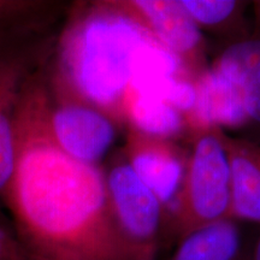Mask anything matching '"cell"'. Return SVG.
I'll return each instance as SVG.
<instances>
[{
    "label": "cell",
    "instance_id": "2",
    "mask_svg": "<svg viewBox=\"0 0 260 260\" xmlns=\"http://www.w3.org/2000/svg\"><path fill=\"white\" fill-rule=\"evenodd\" d=\"M183 71L122 0H84L69 4L46 79L52 89L92 105L121 128L123 98L135 77Z\"/></svg>",
    "mask_w": 260,
    "mask_h": 260
},
{
    "label": "cell",
    "instance_id": "8",
    "mask_svg": "<svg viewBox=\"0 0 260 260\" xmlns=\"http://www.w3.org/2000/svg\"><path fill=\"white\" fill-rule=\"evenodd\" d=\"M123 5L159 44L175 54L190 76L206 69V48L201 29L181 0H122Z\"/></svg>",
    "mask_w": 260,
    "mask_h": 260
},
{
    "label": "cell",
    "instance_id": "15",
    "mask_svg": "<svg viewBox=\"0 0 260 260\" xmlns=\"http://www.w3.org/2000/svg\"><path fill=\"white\" fill-rule=\"evenodd\" d=\"M210 68L243 90L260 83V40L247 39L224 48Z\"/></svg>",
    "mask_w": 260,
    "mask_h": 260
},
{
    "label": "cell",
    "instance_id": "19",
    "mask_svg": "<svg viewBox=\"0 0 260 260\" xmlns=\"http://www.w3.org/2000/svg\"><path fill=\"white\" fill-rule=\"evenodd\" d=\"M245 260H260V235L248 251H246Z\"/></svg>",
    "mask_w": 260,
    "mask_h": 260
},
{
    "label": "cell",
    "instance_id": "1",
    "mask_svg": "<svg viewBox=\"0 0 260 260\" xmlns=\"http://www.w3.org/2000/svg\"><path fill=\"white\" fill-rule=\"evenodd\" d=\"M46 67L16 117L14 171L0 199L12 233L29 260H125L104 167L69 157L48 129Z\"/></svg>",
    "mask_w": 260,
    "mask_h": 260
},
{
    "label": "cell",
    "instance_id": "3",
    "mask_svg": "<svg viewBox=\"0 0 260 260\" xmlns=\"http://www.w3.org/2000/svg\"><path fill=\"white\" fill-rule=\"evenodd\" d=\"M224 135L225 132L219 126H205L190 133L183 184L176 203L165 216V240L170 237L178 242L200 228L230 218L232 172Z\"/></svg>",
    "mask_w": 260,
    "mask_h": 260
},
{
    "label": "cell",
    "instance_id": "16",
    "mask_svg": "<svg viewBox=\"0 0 260 260\" xmlns=\"http://www.w3.org/2000/svg\"><path fill=\"white\" fill-rule=\"evenodd\" d=\"M0 260H29L12 230L0 224Z\"/></svg>",
    "mask_w": 260,
    "mask_h": 260
},
{
    "label": "cell",
    "instance_id": "9",
    "mask_svg": "<svg viewBox=\"0 0 260 260\" xmlns=\"http://www.w3.org/2000/svg\"><path fill=\"white\" fill-rule=\"evenodd\" d=\"M197 104L188 118L190 133L205 126L239 129L251 125L243 94L209 67L195 77Z\"/></svg>",
    "mask_w": 260,
    "mask_h": 260
},
{
    "label": "cell",
    "instance_id": "6",
    "mask_svg": "<svg viewBox=\"0 0 260 260\" xmlns=\"http://www.w3.org/2000/svg\"><path fill=\"white\" fill-rule=\"evenodd\" d=\"M47 123L54 142L69 157L103 167L119 126L92 105L52 89L47 83Z\"/></svg>",
    "mask_w": 260,
    "mask_h": 260
},
{
    "label": "cell",
    "instance_id": "7",
    "mask_svg": "<svg viewBox=\"0 0 260 260\" xmlns=\"http://www.w3.org/2000/svg\"><path fill=\"white\" fill-rule=\"evenodd\" d=\"M122 152L126 162L160 203L165 216L170 212L186 175L188 152L175 140L159 138L125 126Z\"/></svg>",
    "mask_w": 260,
    "mask_h": 260
},
{
    "label": "cell",
    "instance_id": "11",
    "mask_svg": "<svg viewBox=\"0 0 260 260\" xmlns=\"http://www.w3.org/2000/svg\"><path fill=\"white\" fill-rule=\"evenodd\" d=\"M122 115L124 126L145 134L170 140L190 135L186 117L175 107L133 88L126 89L123 98Z\"/></svg>",
    "mask_w": 260,
    "mask_h": 260
},
{
    "label": "cell",
    "instance_id": "18",
    "mask_svg": "<svg viewBox=\"0 0 260 260\" xmlns=\"http://www.w3.org/2000/svg\"><path fill=\"white\" fill-rule=\"evenodd\" d=\"M253 8V24L251 28V39L260 40V0L251 3Z\"/></svg>",
    "mask_w": 260,
    "mask_h": 260
},
{
    "label": "cell",
    "instance_id": "10",
    "mask_svg": "<svg viewBox=\"0 0 260 260\" xmlns=\"http://www.w3.org/2000/svg\"><path fill=\"white\" fill-rule=\"evenodd\" d=\"M232 172L230 218L260 224V144L225 133Z\"/></svg>",
    "mask_w": 260,
    "mask_h": 260
},
{
    "label": "cell",
    "instance_id": "14",
    "mask_svg": "<svg viewBox=\"0 0 260 260\" xmlns=\"http://www.w3.org/2000/svg\"><path fill=\"white\" fill-rule=\"evenodd\" d=\"M69 4L57 0H0V34L58 27Z\"/></svg>",
    "mask_w": 260,
    "mask_h": 260
},
{
    "label": "cell",
    "instance_id": "17",
    "mask_svg": "<svg viewBox=\"0 0 260 260\" xmlns=\"http://www.w3.org/2000/svg\"><path fill=\"white\" fill-rule=\"evenodd\" d=\"M243 104L249 123L260 128V83L243 90Z\"/></svg>",
    "mask_w": 260,
    "mask_h": 260
},
{
    "label": "cell",
    "instance_id": "12",
    "mask_svg": "<svg viewBox=\"0 0 260 260\" xmlns=\"http://www.w3.org/2000/svg\"><path fill=\"white\" fill-rule=\"evenodd\" d=\"M245 256L239 224L226 218L180 240L171 260H245Z\"/></svg>",
    "mask_w": 260,
    "mask_h": 260
},
{
    "label": "cell",
    "instance_id": "4",
    "mask_svg": "<svg viewBox=\"0 0 260 260\" xmlns=\"http://www.w3.org/2000/svg\"><path fill=\"white\" fill-rule=\"evenodd\" d=\"M60 25L0 34V199L14 171L15 123L22 98L50 61Z\"/></svg>",
    "mask_w": 260,
    "mask_h": 260
},
{
    "label": "cell",
    "instance_id": "13",
    "mask_svg": "<svg viewBox=\"0 0 260 260\" xmlns=\"http://www.w3.org/2000/svg\"><path fill=\"white\" fill-rule=\"evenodd\" d=\"M201 31L225 38L228 45L251 38L245 11L249 2L240 0H181Z\"/></svg>",
    "mask_w": 260,
    "mask_h": 260
},
{
    "label": "cell",
    "instance_id": "5",
    "mask_svg": "<svg viewBox=\"0 0 260 260\" xmlns=\"http://www.w3.org/2000/svg\"><path fill=\"white\" fill-rule=\"evenodd\" d=\"M103 167L125 260H159L165 241V213L160 203L135 176L122 149L110 155Z\"/></svg>",
    "mask_w": 260,
    "mask_h": 260
}]
</instances>
